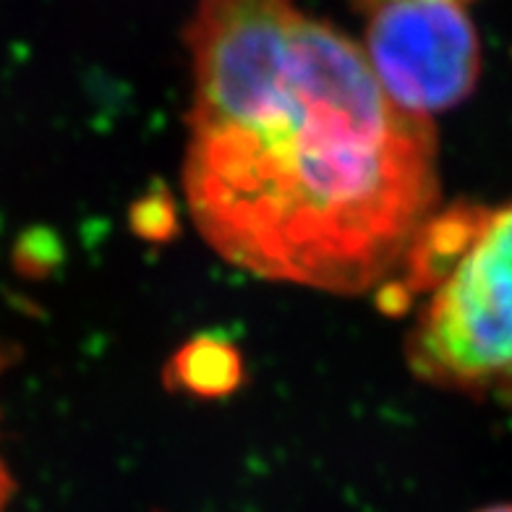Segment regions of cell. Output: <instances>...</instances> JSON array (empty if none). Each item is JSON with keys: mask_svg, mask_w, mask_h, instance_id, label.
I'll return each mask as SVG.
<instances>
[{"mask_svg": "<svg viewBox=\"0 0 512 512\" xmlns=\"http://www.w3.org/2000/svg\"><path fill=\"white\" fill-rule=\"evenodd\" d=\"M183 194L238 270L382 290L439 202L432 118L398 108L361 45L296 0H194Z\"/></svg>", "mask_w": 512, "mask_h": 512, "instance_id": "obj_1", "label": "cell"}, {"mask_svg": "<svg viewBox=\"0 0 512 512\" xmlns=\"http://www.w3.org/2000/svg\"><path fill=\"white\" fill-rule=\"evenodd\" d=\"M405 353L416 377L450 390L512 377V202L484 207L458 262L429 290Z\"/></svg>", "mask_w": 512, "mask_h": 512, "instance_id": "obj_2", "label": "cell"}, {"mask_svg": "<svg viewBox=\"0 0 512 512\" xmlns=\"http://www.w3.org/2000/svg\"><path fill=\"white\" fill-rule=\"evenodd\" d=\"M364 53L398 108L432 118L471 97L481 74V45L458 0H374Z\"/></svg>", "mask_w": 512, "mask_h": 512, "instance_id": "obj_3", "label": "cell"}, {"mask_svg": "<svg viewBox=\"0 0 512 512\" xmlns=\"http://www.w3.org/2000/svg\"><path fill=\"white\" fill-rule=\"evenodd\" d=\"M173 384L194 395H228L241 382L236 348L215 337H196L170 361Z\"/></svg>", "mask_w": 512, "mask_h": 512, "instance_id": "obj_4", "label": "cell"}, {"mask_svg": "<svg viewBox=\"0 0 512 512\" xmlns=\"http://www.w3.org/2000/svg\"><path fill=\"white\" fill-rule=\"evenodd\" d=\"M11 489H14V481H11V473H8L3 458H0V512L6 510L8 497H11Z\"/></svg>", "mask_w": 512, "mask_h": 512, "instance_id": "obj_5", "label": "cell"}, {"mask_svg": "<svg viewBox=\"0 0 512 512\" xmlns=\"http://www.w3.org/2000/svg\"><path fill=\"white\" fill-rule=\"evenodd\" d=\"M479 512H512V505H489Z\"/></svg>", "mask_w": 512, "mask_h": 512, "instance_id": "obj_6", "label": "cell"}, {"mask_svg": "<svg viewBox=\"0 0 512 512\" xmlns=\"http://www.w3.org/2000/svg\"><path fill=\"white\" fill-rule=\"evenodd\" d=\"M364 3H374V0H364ZM458 3H465V0H458Z\"/></svg>", "mask_w": 512, "mask_h": 512, "instance_id": "obj_7", "label": "cell"}]
</instances>
